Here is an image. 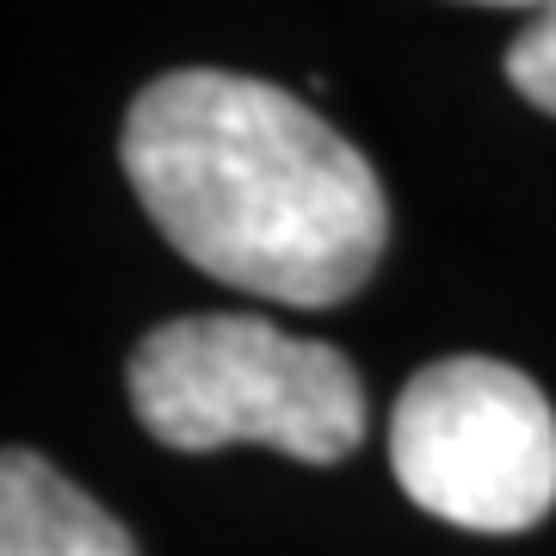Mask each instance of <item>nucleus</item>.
<instances>
[{
	"mask_svg": "<svg viewBox=\"0 0 556 556\" xmlns=\"http://www.w3.org/2000/svg\"><path fill=\"white\" fill-rule=\"evenodd\" d=\"M507 80H514L538 112L556 118V7L551 13H532V25L514 38V50H507Z\"/></svg>",
	"mask_w": 556,
	"mask_h": 556,
	"instance_id": "nucleus-5",
	"label": "nucleus"
},
{
	"mask_svg": "<svg viewBox=\"0 0 556 556\" xmlns=\"http://www.w3.org/2000/svg\"><path fill=\"white\" fill-rule=\"evenodd\" d=\"M477 7H526V13H551L556 0H477Z\"/></svg>",
	"mask_w": 556,
	"mask_h": 556,
	"instance_id": "nucleus-6",
	"label": "nucleus"
},
{
	"mask_svg": "<svg viewBox=\"0 0 556 556\" xmlns=\"http://www.w3.org/2000/svg\"><path fill=\"white\" fill-rule=\"evenodd\" d=\"M118 161L161 236L248 298L346 303L390 241L371 161L273 80L223 68L149 80Z\"/></svg>",
	"mask_w": 556,
	"mask_h": 556,
	"instance_id": "nucleus-1",
	"label": "nucleus"
},
{
	"mask_svg": "<svg viewBox=\"0 0 556 556\" xmlns=\"http://www.w3.org/2000/svg\"><path fill=\"white\" fill-rule=\"evenodd\" d=\"M130 408L174 452L273 445L334 464L365 439V390L328 340L285 334L260 316H179L130 353Z\"/></svg>",
	"mask_w": 556,
	"mask_h": 556,
	"instance_id": "nucleus-2",
	"label": "nucleus"
},
{
	"mask_svg": "<svg viewBox=\"0 0 556 556\" xmlns=\"http://www.w3.org/2000/svg\"><path fill=\"white\" fill-rule=\"evenodd\" d=\"M0 556H137V544L87 489L13 445L0 457Z\"/></svg>",
	"mask_w": 556,
	"mask_h": 556,
	"instance_id": "nucleus-4",
	"label": "nucleus"
},
{
	"mask_svg": "<svg viewBox=\"0 0 556 556\" xmlns=\"http://www.w3.org/2000/svg\"><path fill=\"white\" fill-rule=\"evenodd\" d=\"M390 470L402 495L445 526L526 532L556 507V415L501 358H439L396 396Z\"/></svg>",
	"mask_w": 556,
	"mask_h": 556,
	"instance_id": "nucleus-3",
	"label": "nucleus"
}]
</instances>
